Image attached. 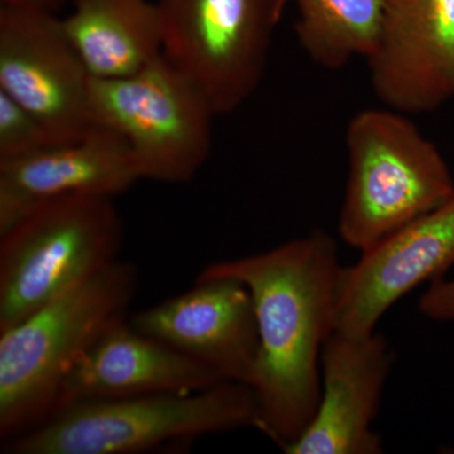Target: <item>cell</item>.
I'll return each mask as SVG.
<instances>
[{
    "label": "cell",
    "instance_id": "1",
    "mask_svg": "<svg viewBox=\"0 0 454 454\" xmlns=\"http://www.w3.org/2000/svg\"><path fill=\"white\" fill-rule=\"evenodd\" d=\"M342 268L333 236L313 230L269 252L215 262L197 277L232 278L252 293L260 340L254 428L282 450L318 406L319 361L334 331Z\"/></svg>",
    "mask_w": 454,
    "mask_h": 454
},
{
    "label": "cell",
    "instance_id": "2",
    "mask_svg": "<svg viewBox=\"0 0 454 454\" xmlns=\"http://www.w3.org/2000/svg\"><path fill=\"white\" fill-rule=\"evenodd\" d=\"M138 269L116 262L0 333V438L49 419L68 373L107 330L127 318Z\"/></svg>",
    "mask_w": 454,
    "mask_h": 454
},
{
    "label": "cell",
    "instance_id": "3",
    "mask_svg": "<svg viewBox=\"0 0 454 454\" xmlns=\"http://www.w3.org/2000/svg\"><path fill=\"white\" fill-rule=\"evenodd\" d=\"M345 140L348 175L339 232L358 252L453 199L446 160L406 114L361 110Z\"/></svg>",
    "mask_w": 454,
    "mask_h": 454
},
{
    "label": "cell",
    "instance_id": "4",
    "mask_svg": "<svg viewBox=\"0 0 454 454\" xmlns=\"http://www.w3.org/2000/svg\"><path fill=\"white\" fill-rule=\"evenodd\" d=\"M253 387L226 381L196 393L92 400L67 406L2 447L9 454H129L179 439L255 427Z\"/></svg>",
    "mask_w": 454,
    "mask_h": 454
},
{
    "label": "cell",
    "instance_id": "5",
    "mask_svg": "<svg viewBox=\"0 0 454 454\" xmlns=\"http://www.w3.org/2000/svg\"><path fill=\"white\" fill-rule=\"evenodd\" d=\"M113 197L74 195L35 207L0 234V333L116 262Z\"/></svg>",
    "mask_w": 454,
    "mask_h": 454
},
{
    "label": "cell",
    "instance_id": "6",
    "mask_svg": "<svg viewBox=\"0 0 454 454\" xmlns=\"http://www.w3.org/2000/svg\"><path fill=\"white\" fill-rule=\"evenodd\" d=\"M92 116L129 146L140 179L186 184L212 149L210 101L163 55L121 79L92 77Z\"/></svg>",
    "mask_w": 454,
    "mask_h": 454
},
{
    "label": "cell",
    "instance_id": "7",
    "mask_svg": "<svg viewBox=\"0 0 454 454\" xmlns=\"http://www.w3.org/2000/svg\"><path fill=\"white\" fill-rule=\"evenodd\" d=\"M289 0H158L163 56L202 90L216 115L250 100Z\"/></svg>",
    "mask_w": 454,
    "mask_h": 454
},
{
    "label": "cell",
    "instance_id": "8",
    "mask_svg": "<svg viewBox=\"0 0 454 454\" xmlns=\"http://www.w3.org/2000/svg\"><path fill=\"white\" fill-rule=\"evenodd\" d=\"M91 82L55 14L0 7V92L32 113L56 142L98 129Z\"/></svg>",
    "mask_w": 454,
    "mask_h": 454
},
{
    "label": "cell",
    "instance_id": "9",
    "mask_svg": "<svg viewBox=\"0 0 454 454\" xmlns=\"http://www.w3.org/2000/svg\"><path fill=\"white\" fill-rule=\"evenodd\" d=\"M375 97L406 115L454 98V0H385L380 33L366 59Z\"/></svg>",
    "mask_w": 454,
    "mask_h": 454
},
{
    "label": "cell",
    "instance_id": "10",
    "mask_svg": "<svg viewBox=\"0 0 454 454\" xmlns=\"http://www.w3.org/2000/svg\"><path fill=\"white\" fill-rule=\"evenodd\" d=\"M454 267V197L361 253L340 271L334 331L375 333L385 313L423 283Z\"/></svg>",
    "mask_w": 454,
    "mask_h": 454
},
{
    "label": "cell",
    "instance_id": "11",
    "mask_svg": "<svg viewBox=\"0 0 454 454\" xmlns=\"http://www.w3.org/2000/svg\"><path fill=\"white\" fill-rule=\"evenodd\" d=\"M129 322L223 380L252 387L260 349L258 322L252 293L239 280L197 278L190 291L136 313Z\"/></svg>",
    "mask_w": 454,
    "mask_h": 454
},
{
    "label": "cell",
    "instance_id": "12",
    "mask_svg": "<svg viewBox=\"0 0 454 454\" xmlns=\"http://www.w3.org/2000/svg\"><path fill=\"white\" fill-rule=\"evenodd\" d=\"M393 356L380 333L333 331L322 349L321 396L312 422L286 454H378L382 441L372 424Z\"/></svg>",
    "mask_w": 454,
    "mask_h": 454
},
{
    "label": "cell",
    "instance_id": "13",
    "mask_svg": "<svg viewBox=\"0 0 454 454\" xmlns=\"http://www.w3.org/2000/svg\"><path fill=\"white\" fill-rule=\"evenodd\" d=\"M140 181L129 146L98 127L82 139L59 143L0 162V234L35 207L74 195L115 197Z\"/></svg>",
    "mask_w": 454,
    "mask_h": 454
},
{
    "label": "cell",
    "instance_id": "14",
    "mask_svg": "<svg viewBox=\"0 0 454 454\" xmlns=\"http://www.w3.org/2000/svg\"><path fill=\"white\" fill-rule=\"evenodd\" d=\"M223 382L210 367L139 333L125 318L107 330L68 373L51 417L79 403L196 393Z\"/></svg>",
    "mask_w": 454,
    "mask_h": 454
},
{
    "label": "cell",
    "instance_id": "15",
    "mask_svg": "<svg viewBox=\"0 0 454 454\" xmlns=\"http://www.w3.org/2000/svg\"><path fill=\"white\" fill-rule=\"evenodd\" d=\"M61 25L94 79L129 76L163 55L160 11L149 0H74Z\"/></svg>",
    "mask_w": 454,
    "mask_h": 454
},
{
    "label": "cell",
    "instance_id": "16",
    "mask_svg": "<svg viewBox=\"0 0 454 454\" xmlns=\"http://www.w3.org/2000/svg\"><path fill=\"white\" fill-rule=\"evenodd\" d=\"M301 50L325 70H340L372 55L380 33L385 0H291Z\"/></svg>",
    "mask_w": 454,
    "mask_h": 454
},
{
    "label": "cell",
    "instance_id": "17",
    "mask_svg": "<svg viewBox=\"0 0 454 454\" xmlns=\"http://www.w3.org/2000/svg\"><path fill=\"white\" fill-rule=\"evenodd\" d=\"M59 145L32 113L0 92V162Z\"/></svg>",
    "mask_w": 454,
    "mask_h": 454
},
{
    "label": "cell",
    "instance_id": "18",
    "mask_svg": "<svg viewBox=\"0 0 454 454\" xmlns=\"http://www.w3.org/2000/svg\"><path fill=\"white\" fill-rule=\"evenodd\" d=\"M420 312L433 321H454V279H441L430 283L420 297Z\"/></svg>",
    "mask_w": 454,
    "mask_h": 454
},
{
    "label": "cell",
    "instance_id": "19",
    "mask_svg": "<svg viewBox=\"0 0 454 454\" xmlns=\"http://www.w3.org/2000/svg\"><path fill=\"white\" fill-rule=\"evenodd\" d=\"M66 0H2V5L8 7L33 9V11L46 12L55 14Z\"/></svg>",
    "mask_w": 454,
    "mask_h": 454
}]
</instances>
